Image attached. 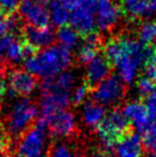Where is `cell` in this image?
I'll list each match as a JSON object with an SVG mask.
<instances>
[{
	"mask_svg": "<svg viewBox=\"0 0 156 157\" xmlns=\"http://www.w3.org/2000/svg\"><path fill=\"white\" fill-rule=\"evenodd\" d=\"M77 86V75L67 70L51 79L44 80L40 87L39 122H43L52 113L67 109L72 103V91Z\"/></svg>",
	"mask_w": 156,
	"mask_h": 157,
	"instance_id": "2",
	"label": "cell"
},
{
	"mask_svg": "<svg viewBox=\"0 0 156 157\" xmlns=\"http://www.w3.org/2000/svg\"><path fill=\"white\" fill-rule=\"evenodd\" d=\"M143 73H144V77H148V78L156 81V61L155 60L149 61L143 66Z\"/></svg>",
	"mask_w": 156,
	"mask_h": 157,
	"instance_id": "31",
	"label": "cell"
},
{
	"mask_svg": "<svg viewBox=\"0 0 156 157\" xmlns=\"http://www.w3.org/2000/svg\"><path fill=\"white\" fill-rule=\"evenodd\" d=\"M125 95V83L116 75H110L92 91L94 101L105 106H115L120 103Z\"/></svg>",
	"mask_w": 156,
	"mask_h": 157,
	"instance_id": "8",
	"label": "cell"
},
{
	"mask_svg": "<svg viewBox=\"0 0 156 157\" xmlns=\"http://www.w3.org/2000/svg\"><path fill=\"white\" fill-rule=\"evenodd\" d=\"M143 143L141 137L135 132L125 134L113 147L115 157H142Z\"/></svg>",
	"mask_w": 156,
	"mask_h": 157,
	"instance_id": "15",
	"label": "cell"
},
{
	"mask_svg": "<svg viewBox=\"0 0 156 157\" xmlns=\"http://www.w3.org/2000/svg\"><path fill=\"white\" fill-rule=\"evenodd\" d=\"M144 157H156V151H153V152H149Z\"/></svg>",
	"mask_w": 156,
	"mask_h": 157,
	"instance_id": "35",
	"label": "cell"
},
{
	"mask_svg": "<svg viewBox=\"0 0 156 157\" xmlns=\"http://www.w3.org/2000/svg\"><path fill=\"white\" fill-rule=\"evenodd\" d=\"M6 138H4L3 135L0 132V157L4 156V152H6Z\"/></svg>",
	"mask_w": 156,
	"mask_h": 157,
	"instance_id": "32",
	"label": "cell"
},
{
	"mask_svg": "<svg viewBox=\"0 0 156 157\" xmlns=\"http://www.w3.org/2000/svg\"><path fill=\"white\" fill-rule=\"evenodd\" d=\"M155 90H156V81L148 78V77L143 76L137 81V91L141 95H144L146 97L149 96L151 93H153Z\"/></svg>",
	"mask_w": 156,
	"mask_h": 157,
	"instance_id": "27",
	"label": "cell"
},
{
	"mask_svg": "<svg viewBox=\"0 0 156 157\" xmlns=\"http://www.w3.org/2000/svg\"><path fill=\"white\" fill-rule=\"evenodd\" d=\"M139 42L143 45H148L156 41V21H146L138 29Z\"/></svg>",
	"mask_w": 156,
	"mask_h": 157,
	"instance_id": "23",
	"label": "cell"
},
{
	"mask_svg": "<svg viewBox=\"0 0 156 157\" xmlns=\"http://www.w3.org/2000/svg\"><path fill=\"white\" fill-rule=\"evenodd\" d=\"M107 116L106 107L94 101L83 104L80 111V119L88 128H98Z\"/></svg>",
	"mask_w": 156,
	"mask_h": 157,
	"instance_id": "19",
	"label": "cell"
},
{
	"mask_svg": "<svg viewBox=\"0 0 156 157\" xmlns=\"http://www.w3.org/2000/svg\"><path fill=\"white\" fill-rule=\"evenodd\" d=\"M154 60L156 61V52H155V54H154Z\"/></svg>",
	"mask_w": 156,
	"mask_h": 157,
	"instance_id": "37",
	"label": "cell"
},
{
	"mask_svg": "<svg viewBox=\"0 0 156 157\" xmlns=\"http://www.w3.org/2000/svg\"><path fill=\"white\" fill-rule=\"evenodd\" d=\"M111 63L105 56L97 55L86 67V79L91 86H97L110 76Z\"/></svg>",
	"mask_w": 156,
	"mask_h": 157,
	"instance_id": "17",
	"label": "cell"
},
{
	"mask_svg": "<svg viewBox=\"0 0 156 157\" xmlns=\"http://www.w3.org/2000/svg\"><path fill=\"white\" fill-rule=\"evenodd\" d=\"M122 113L128 121L129 124L135 127V129L139 132H143L148 128V126L152 123V119L149 116L144 104L139 101H129L123 106Z\"/></svg>",
	"mask_w": 156,
	"mask_h": 157,
	"instance_id": "13",
	"label": "cell"
},
{
	"mask_svg": "<svg viewBox=\"0 0 156 157\" xmlns=\"http://www.w3.org/2000/svg\"><path fill=\"white\" fill-rule=\"evenodd\" d=\"M38 125L48 129L56 138H70L77 130V118L73 111L64 109L52 113Z\"/></svg>",
	"mask_w": 156,
	"mask_h": 157,
	"instance_id": "9",
	"label": "cell"
},
{
	"mask_svg": "<svg viewBox=\"0 0 156 157\" xmlns=\"http://www.w3.org/2000/svg\"><path fill=\"white\" fill-rule=\"evenodd\" d=\"M101 46V39L96 33H90L86 35L85 40L81 43L78 50V60L80 63L86 64L90 63L96 56Z\"/></svg>",
	"mask_w": 156,
	"mask_h": 157,
	"instance_id": "21",
	"label": "cell"
},
{
	"mask_svg": "<svg viewBox=\"0 0 156 157\" xmlns=\"http://www.w3.org/2000/svg\"><path fill=\"white\" fill-rule=\"evenodd\" d=\"M23 0H0V13H11L19 8Z\"/></svg>",
	"mask_w": 156,
	"mask_h": 157,
	"instance_id": "30",
	"label": "cell"
},
{
	"mask_svg": "<svg viewBox=\"0 0 156 157\" xmlns=\"http://www.w3.org/2000/svg\"><path fill=\"white\" fill-rule=\"evenodd\" d=\"M48 157H80L67 143H57L49 151Z\"/></svg>",
	"mask_w": 156,
	"mask_h": 157,
	"instance_id": "26",
	"label": "cell"
},
{
	"mask_svg": "<svg viewBox=\"0 0 156 157\" xmlns=\"http://www.w3.org/2000/svg\"><path fill=\"white\" fill-rule=\"evenodd\" d=\"M152 56L148 45L131 37L111 39L105 45V57L115 65L119 78L127 85L137 79L141 67L151 61Z\"/></svg>",
	"mask_w": 156,
	"mask_h": 157,
	"instance_id": "1",
	"label": "cell"
},
{
	"mask_svg": "<svg viewBox=\"0 0 156 157\" xmlns=\"http://www.w3.org/2000/svg\"><path fill=\"white\" fill-rule=\"evenodd\" d=\"M71 62V50L60 45H51L28 57L24 62V70L36 78L47 80L67 71Z\"/></svg>",
	"mask_w": 156,
	"mask_h": 157,
	"instance_id": "3",
	"label": "cell"
},
{
	"mask_svg": "<svg viewBox=\"0 0 156 157\" xmlns=\"http://www.w3.org/2000/svg\"><path fill=\"white\" fill-rule=\"evenodd\" d=\"M9 157H18V156H17V155H10Z\"/></svg>",
	"mask_w": 156,
	"mask_h": 157,
	"instance_id": "36",
	"label": "cell"
},
{
	"mask_svg": "<svg viewBox=\"0 0 156 157\" xmlns=\"http://www.w3.org/2000/svg\"><path fill=\"white\" fill-rule=\"evenodd\" d=\"M16 151L18 157H48L49 139L47 129L40 125L29 128L19 138Z\"/></svg>",
	"mask_w": 156,
	"mask_h": 157,
	"instance_id": "5",
	"label": "cell"
},
{
	"mask_svg": "<svg viewBox=\"0 0 156 157\" xmlns=\"http://www.w3.org/2000/svg\"><path fill=\"white\" fill-rule=\"evenodd\" d=\"M155 42H156V41H155Z\"/></svg>",
	"mask_w": 156,
	"mask_h": 157,
	"instance_id": "39",
	"label": "cell"
},
{
	"mask_svg": "<svg viewBox=\"0 0 156 157\" xmlns=\"http://www.w3.org/2000/svg\"><path fill=\"white\" fill-rule=\"evenodd\" d=\"M100 0H77L74 4L70 17L71 27L80 34L93 33L96 27V10Z\"/></svg>",
	"mask_w": 156,
	"mask_h": 157,
	"instance_id": "7",
	"label": "cell"
},
{
	"mask_svg": "<svg viewBox=\"0 0 156 157\" xmlns=\"http://www.w3.org/2000/svg\"><path fill=\"white\" fill-rule=\"evenodd\" d=\"M33 48L28 44L23 43L15 34L11 33L0 39V52L10 64L16 65L34 54Z\"/></svg>",
	"mask_w": 156,
	"mask_h": 157,
	"instance_id": "11",
	"label": "cell"
},
{
	"mask_svg": "<svg viewBox=\"0 0 156 157\" xmlns=\"http://www.w3.org/2000/svg\"><path fill=\"white\" fill-rule=\"evenodd\" d=\"M39 116L38 106L29 97H21L8 106L4 113V126L11 136H21Z\"/></svg>",
	"mask_w": 156,
	"mask_h": 157,
	"instance_id": "4",
	"label": "cell"
},
{
	"mask_svg": "<svg viewBox=\"0 0 156 157\" xmlns=\"http://www.w3.org/2000/svg\"><path fill=\"white\" fill-rule=\"evenodd\" d=\"M26 44L33 49H44L54 44L56 33L50 27H27L24 31Z\"/></svg>",
	"mask_w": 156,
	"mask_h": 157,
	"instance_id": "16",
	"label": "cell"
},
{
	"mask_svg": "<svg viewBox=\"0 0 156 157\" xmlns=\"http://www.w3.org/2000/svg\"><path fill=\"white\" fill-rule=\"evenodd\" d=\"M91 157H110L106 152H94Z\"/></svg>",
	"mask_w": 156,
	"mask_h": 157,
	"instance_id": "34",
	"label": "cell"
},
{
	"mask_svg": "<svg viewBox=\"0 0 156 157\" xmlns=\"http://www.w3.org/2000/svg\"><path fill=\"white\" fill-rule=\"evenodd\" d=\"M0 56H1V52H0ZM0 70H1V66H0Z\"/></svg>",
	"mask_w": 156,
	"mask_h": 157,
	"instance_id": "38",
	"label": "cell"
},
{
	"mask_svg": "<svg viewBox=\"0 0 156 157\" xmlns=\"http://www.w3.org/2000/svg\"><path fill=\"white\" fill-rule=\"evenodd\" d=\"M18 13L28 27H48L50 21L47 3L43 0H23Z\"/></svg>",
	"mask_w": 156,
	"mask_h": 157,
	"instance_id": "10",
	"label": "cell"
},
{
	"mask_svg": "<svg viewBox=\"0 0 156 157\" xmlns=\"http://www.w3.org/2000/svg\"><path fill=\"white\" fill-rule=\"evenodd\" d=\"M79 33L71 26H64L59 28L57 32L56 39L59 42V45L67 48V50L74 49L79 44Z\"/></svg>",
	"mask_w": 156,
	"mask_h": 157,
	"instance_id": "22",
	"label": "cell"
},
{
	"mask_svg": "<svg viewBox=\"0 0 156 157\" xmlns=\"http://www.w3.org/2000/svg\"><path fill=\"white\" fill-rule=\"evenodd\" d=\"M17 19L12 15H3L0 13V39L13 33L17 28Z\"/></svg>",
	"mask_w": 156,
	"mask_h": 157,
	"instance_id": "25",
	"label": "cell"
},
{
	"mask_svg": "<svg viewBox=\"0 0 156 157\" xmlns=\"http://www.w3.org/2000/svg\"><path fill=\"white\" fill-rule=\"evenodd\" d=\"M146 110H148L149 116L151 117L153 121H156V90L149 96L146 97V103H144Z\"/></svg>",
	"mask_w": 156,
	"mask_h": 157,
	"instance_id": "29",
	"label": "cell"
},
{
	"mask_svg": "<svg viewBox=\"0 0 156 157\" xmlns=\"http://www.w3.org/2000/svg\"><path fill=\"white\" fill-rule=\"evenodd\" d=\"M88 95H89V89L86 85H77L72 91V101L76 105L82 104L86 101Z\"/></svg>",
	"mask_w": 156,
	"mask_h": 157,
	"instance_id": "28",
	"label": "cell"
},
{
	"mask_svg": "<svg viewBox=\"0 0 156 157\" xmlns=\"http://www.w3.org/2000/svg\"><path fill=\"white\" fill-rule=\"evenodd\" d=\"M6 89H8L6 83L4 82L3 80H0V101H1L4 95L6 94Z\"/></svg>",
	"mask_w": 156,
	"mask_h": 157,
	"instance_id": "33",
	"label": "cell"
},
{
	"mask_svg": "<svg viewBox=\"0 0 156 157\" xmlns=\"http://www.w3.org/2000/svg\"><path fill=\"white\" fill-rule=\"evenodd\" d=\"M143 147L150 152L156 151V121H152L146 130L142 132Z\"/></svg>",
	"mask_w": 156,
	"mask_h": 157,
	"instance_id": "24",
	"label": "cell"
},
{
	"mask_svg": "<svg viewBox=\"0 0 156 157\" xmlns=\"http://www.w3.org/2000/svg\"><path fill=\"white\" fill-rule=\"evenodd\" d=\"M128 124L122 111L112 110L108 112L97 132L98 142L103 149H113L116 142L125 135Z\"/></svg>",
	"mask_w": 156,
	"mask_h": 157,
	"instance_id": "6",
	"label": "cell"
},
{
	"mask_svg": "<svg viewBox=\"0 0 156 157\" xmlns=\"http://www.w3.org/2000/svg\"><path fill=\"white\" fill-rule=\"evenodd\" d=\"M77 0H47L50 21L57 27H64L70 21L71 12Z\"/></svg>",
	"mask_w": 156,
	"mask_h": 157,
	"instance_id": "18",
	"label": "cell"
},
{
	"mask_svg": "<svg viewBox=\"0 0 156 157\" xmlns=\"http://www.w3.org/2000/svg\"><path fill=\"white\" fill-rule=\"evenodd\" d=\"M121 17L120 8L111 0H100L96 10V27L105 32L112 29Z\"/></svg>",
	"mask_w": 156,
	"mask_h": 157,
	"instance_id": "14",
	"label": "cell"
},
{
	"mask_svg": "<svg viewBox=\"0 0 156 157\" xmlns=\"http://www.w3.org/2000/svg\"><path fill=\"white\" fill-rule=\"evenodd\" d=\"M122 6L133 19L156 15V0H122Z\"/></svg>",
	"mask_w": 156,
	"mask_h": 157,
	"instance_id": "20",
	"label": "cell"
},
{
	"mask_svg": "<svg viewBox=\"0 0 156 157\" xmlns=\"http://www.w3.org/2000/svg\"><path fill=\"white\" fill-rule=\"evenodd\" d=\"M8 86L11 95L27 97L36 91L38 87L36 78L26 70H13L8 77Z\"/></svg>",
	"mask_w": 156,
	"mask_h": 157,
	"instance_id": "12",
	"label": "cell"
}]
</instances>
